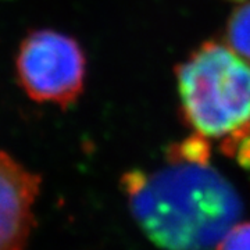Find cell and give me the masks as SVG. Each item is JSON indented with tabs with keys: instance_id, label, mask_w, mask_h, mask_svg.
<instances>
[{
	"instance_id": "1",
	"label": "cell",
	"mask_w": 250,
	"mask_h": 250,
	"mask_svg": "<svg viewBox=\"0 0 250 250\" xmlns=\"http://www.w3.org/2000/svg\"><path fill=\"white\" fill-rule=\"evenodd\" d=\"M123 188L136 224L164 250H210L242 215L232 184L210 161L168 152L164 167L123 175Z\"/></svg>"
},
{
	"instance_id": "2",
	"label": "cell",
	"mask_w": 250,
	"mask_h": 250,
	"mask_svg": "<svg viewBox=\"0 0 250 250\" xmlns=\"http://www.w3.org/2000/svg\"><path fill=\"white\" fill-rule=\"evenodd\" d=\"M177 86L195 135L250 168V62L229 46L206 42L178 65Z\"/></svg>"
},
{
	"instance_id": "3",
	"label": "cell",
	"mask_w": 250,
	"mask_h": 250,
	"mask_svg": "<svg viewBox=\"0 0 250 250\" xmlns=\"http://www.w3.org/2000/svg\"><path fill=\"white\" fill-rule=\"evenodd\" d=\"M17 71L29 98L68 106L83 90L86 59L75 39L42 29L32 32L22 42Z\"/></svg>"
},
{
	"instance_id": "4",
	"label": "cell",
	"mask_w": 250,
	"mask_h": 250,
	"mask_svg": "<svg viewBox=\"0 0 250 250\" xmlns=\"http://www.w3.org/2000/svg\"><path fill=\"white\" fill-rule=\"evenodd\" d=\"M41 177L0 152V250H24L35 225Z\"/></svg>"
},
{
	"instance_id": "5",
	"label": "cell",
	"mask_w": 250,
	"mask_h": 250,
	"mask_svg": "<svg viewBox=\"0 0 250 250\" xmlns=\"http://www.w3.org/2000/svg\"><path fill=\"white\" fill-rule=\"evenodd\" d=\"M228 46L250 62V0L233 10L227 24Z\"/></svg>"
},
{
	"instance_id": "6",
	"label": "cell",
	"mask_w": 250,
	"mask_h": 250,
	"mask_svg": "<svg viewBox=\"0 0 250 250\" xmlns=\"http://www.w3.org/2000/svg\"><path fill=\"white\" fill-rule=\"evenodd\" d=\"M215 250H250V223H238L224 236Z\"/></svg>"
},
{
	"instance_id": "7",
	"label": "cell",
	"mask_w": 250,
	"mask_h": 250,
	"mask_svg": "<svg viewBox=\"0 0 250 250\" xmlns=\"http://www.w3.org/2000/svg\"><path fill=\"white\" fill-rule=\"evenodd\" d=\"M238 1H246V0H238Z\"/></svg>"
}]
</instances>
